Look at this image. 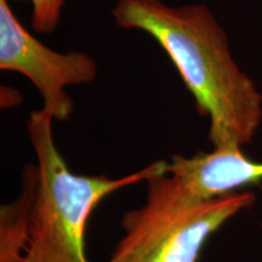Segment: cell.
<instances>
[{"mask_svg":"<svg viewBox=\"0 0 262 262\" xmlns=\"http://www.w3.org/2000/svg\"><path fill=\"white\" fill-rule=\"evenodd\" d=\"M31 2L32 27L38 33H51L56 29L61 19L66 0H17Z\"/></svg>","mask_w":262,"mask_h":262,"instance_id":"cell-7","label":"cell"},{"mask_svg":"<svg viewBox=\"0 0 262 262\" xmlns=\"http://www.w3.org/2000/svg\"><path fill=\"white\" fill-rule=\"evenodd\" d=\"M255 202L253 192H233L166 215L127 211L120 222L124 237L107 262H199L208 239Z\"/></svg>","mask_w":262,"mask_h":262,"instance_id":"cell-3","label":"cell"},{"mask_svg":"<svg viewBox=\"0 0 262 262\" xmlns=\"http://www.w3.org/2000/svg\"><path fill=\"white\" fill-rule=\"evenodd\" d=\"M0 70L27 77L41 95V110L62 122L73 111L66 88L91 83L97 64L84 52L61 54L45 47L19 24L8 0H0Z\"/></svg>","mask_w":262,"mask_h":262,"instance_id":"cell-4","label":"cell"},{"mask_svg":"<svg viewBox=\"0 0 262 262\" xmlns=\"http://www.w3.org/2000/svg\"><path fill=\"white\" fill-rule=\"evenodd\" d=\"M166 172L175 176L198 203L237 192L262 181V162L245 156L241 147H219L192 157L172 156Z\"/></svg>","mask_w":262,"mask_h":262,"instance_id":"cell-5","label":"cell"},{"mask_svg":"<svg viewBox=\"0 0 262 262\" xmlns=\"http://www.w3.org/2000/svg\"><path fill=\"white\" fill-rule=\"evenodd\" d=\"M39 182L38 165L28 164L22 176V191L0 210V262H24L29 224Z\"/></svg>","mask_w":262,"mask_h":262,"instance_id":"cell-6","label":"cell"},{"mask_svg":"<svg viewBox=\"0 0 262 262\" xmlns=\"http://www.w3.org/2000/svg\"><path fill=\"white\" fill-rule=\"evenodd\" d=\"M112 15L120 28L146 32L168 54L198 112L209 119L212 148H243L254 140L262 123V94L237 64L226 31L210 9L118 0Z\"/></svg>","mask_w":262,"mask_h":262,"instance_id":"cell-1","label":"cell"},{"mask_svg":"<svg viewBox=\"0 0 262 262\" xmlns=\"http://www.w3.org/2000/svg\"><path fill=\"white\" fill-rule=\"evenodd\" d=\"M54 120L44 110L32 112L27 120L39 182L24 262H89L85 228L98 203L113 192L166 172L168 162L157 160L118 179L78 175L71 171L57 149Z\"/></svg>","mask_w":262,"mask_h":262,"instance_id":"cell-2","label":"cell"}]
</instances>
